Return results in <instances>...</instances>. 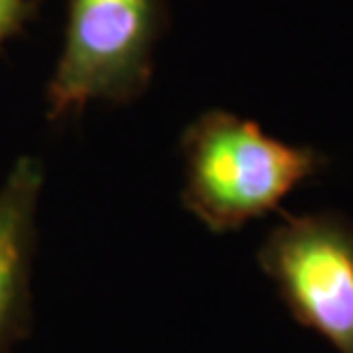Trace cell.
<instances>
[{"mask_svg":"<svg viewBox=\"0 0 353 353\" xmlns=\"http://www.w3.org/2000/svg\"><path fill=\"white\" fill-rule=\"evenodd\" d=\"M257 264L301 326L353 353V221L340 211L285 214Z\"/></svg>","mask_w":353,"mask_h":353,"instance_id":"obj_3","label":"cell"},{"mask_svg":"<svg viewBox=\"0 0 353 353\" xmlns=\"http://www.w3.org/2000/svg\"><path fill=\"white\" fill-rule=\"evenodd\" d=\"M181 204L204 228L225 234L273 214L330 159L316 147L273 138L252 119L211 108L181 133Z\"/></svg>","mask_w":353,"mask_h":353,"instance_id":"obj_1","label":"cell"},{"mask_svg":"<svg viewBox=\"0 0 353 353\" xmlns=\"http://www.w3.org/2000/svg\"><path fill=\"white\" fill-rule=\"evenodd\" d=\"M44 165L21 157L0 181V353H12L30 323V280Z\"/></svg>","mask_w":353,"mask_h":353,"instance_id":"obj_4","label":"cell"},{"mask_svg":"<svg viewBox=\"0 0 353 353\" xmlns=\"http://www.w3.org/2000/svg\"><path fill=\"white\" fill-rule=\"evenodd\" d=\"M165 26V0H69L65 39L46 85L48 119L143 97Z\"/></svg>","mask_w":353,"mask_h":353,"instance_id":"obj_2","label":"cell"},{"mask_svg":"<svg viewBox=\"0 0 353 353\" xmlns=\"http://www.w3.org/2000/svg\"><path fill=\"white\" fill-rule=\"evenodd\" d=\"M32 0H0V44L17 37L23 26L32 19Z\"/></svg>","mask_w":353,"mask_h":353,"instance_id":"obj_5","label":"cell"}]
</instances>
